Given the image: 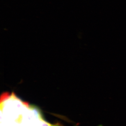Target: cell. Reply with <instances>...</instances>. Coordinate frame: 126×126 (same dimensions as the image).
Listing matches in <instances>:
<instances>
[{
	"label": "cell",
	"instance_id": "obj_1",
	"mask_svg": "<svg viewBox=\"0 0 126 126\" xmlns=\"http://www.w3.org/2000/svg\"><path fill=\"white\" fill-rule=\"evenodd\" d=\"M1 113L3 126H39L42 119L39 110L30 106L14 93L1 97Z\"/></svg>",
	"mask_w": 126,
	"mask_h": 126
}]
</instances>
